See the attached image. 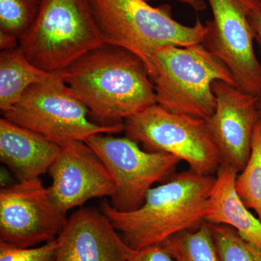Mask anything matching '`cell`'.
<instances>
[{
	"label": "cell",
	"mask_w": 261,
	"mask_h": 261,
	"mask_svg": "<svg viewBox=\"0 0 261 261\" xmlns=\"http://www.w3.org/2000/svg\"><path fill=\"white\" fill-rule=\"evenodd\" d=\"M57 73L102 126L124 124L157 104L145 63L122 47L102 44Z\"/></svg>",
	"instance_id": "1"
},
{
	"label": "cell",
	"mask_w": 261,
	"mask_h": 261,
	"mask_svg": "<svg viewBox=\"0 0 261 261\" xmlns=\"http://www.w3.org/2000/svg\"><path fill=\"white\" fill-rule=\"evenodd\" d=\"M215 178L189 170L151 188L137 210L121 212L105 200L100 211L130 248L160 245L176 233L197 229L207 222Z\"/></svg>",
	"instance_id": "2"
},
{
	"label": "cell",
	"mask_w": 261,
	"mask_h": 261,
	"mask_svg": "<svg viewBox=\"0 0 261 261\" xmlns=\"http://www.w3.org/2000/svg\"><path fill=\"white\" fill-rule=\"evenodd\" d=\"M104 44L138 56L149 73L152 56L165 46L187 47L202 43L207 28L200 19L193 25L173 18L168 5L151 6L145 0H90Z\"/></svg>",
	"instance_id": "3"
},
{
	"label": "cell",
	"mask_w": 261,
	"mask_h": 261,
	"mask_svg": "<svg viewBox=\"0 0 261 261\" xmlns=\"http://www.w3.org/2000/svg\"><path fill=\"white\" fill-rule=\"evenodd\" d=\"M151 63L157 104L176 114L207 121L216 107L214 82L236 86L228 67L202 43L161 47Z\"/></svg>",
	"instance_id": "4"
},
{
	"label": "cell",
	"mask_w": 261,
	"mask_h": 261,
	"mask_svg": "<svg viewBox=\"0 0 261 261\" xmlns=\"http://www.w3.org/2000/svg\"><path fill=\"white\" fill-rule=\"evenodd\" d=\"M102 44L90 0H42L37 19L19 39L27 59L53 73Z\"/></svg>",
	"instance_id": "5"
},
{
	"label": "cell",
	"mask_w": 261,
	"mask_h": 261,
	"mask_svg": "<svg viewBox=\"0 0 261 261\" xmlns=\"http://www.w3.org/2000/svg\"><path fill=\"white\" fill-rule=\"evenodd\" d=\"M89 113L88 108L55 73L47 82L29 87L16 104L2 115L60 147L124 130V124L106 126L91 121Z\"/></svg>",
	"instance_id": "6"
},
{
	"label": "cell",
	"mask_w": 261,
	"mask_h": 261,
	"mask_svg": "<svg viewBox=\"0 0 261 261\" xmlns=\"http://www.w3.org/2000/svg\"><path fill=\"white\" fill-rule=\"evenodd\" d=\"M124 130L146 150L172 154L199 174L214 176L223 164L205 120L176 114L155 104L126 120Z\"/></svg>",
	"instance_id": "7"
},
{
	"label": "cell",
	"mask_w": 261,
	"mask_h": 261,
	"mask_svg": "<svg viewBox=\"0 0 261 261\" xmlns=\"http://www.w3.org/2000/svg\"><path fill=\"white\" fill-rule=\"evenodd\" d=\"M86 143L104 163L114 184L110 204L115 210L140 208L154 184L168 179L181 160L172 154L140 148L129 137L98 135Z\"/></svg>",
	"instance_id": "8"
},
{
	"label": "cell",
	"mask_w": 261,
	"mask_h": 261,
	"mask_svg": "<svg viewBox=\"0 0 261 261\" xmlns=\"http://www.w3.org/2000/svg\"><path fill=\"white\" fill-rule=\"evenodd\" d=\"M214 19L206 22L202 44L231 71L236 87L259 97L261 64L254 50L248 13L253 0H206Z\"/></svg>",
	"instance_id": "9"
},
{
	"label": "cell",
	"mask_w": 261,
	"mask_h": 261,
	"mask_svg": "<svg viewBox=\"0 0 261 261\" xmlns=\"http://www.w3.org/2000/svg\"><path fill=\"white\" fill-rule=\"evenodd\" d=\"M40 178L0 190V241L32 247L56 240L68 219Z\"/></svg>",
	"instance_id": "10"
},
{
	"label": "cell",
	"mask_w": 261,
	"mask_h": 261,
	"mask_svg": "<svg viewBox=\"0 0 261 261\" xmlns=\"http://www.w3.org/2000/svg\"><path fill=\"white\" fill-rule=\"evenodd\" d=\"M213 91L216 107L206 121L207 127L223 164L241 172L250 158L254 128L260 117L258 97L224 81L214 82Z\"/></svg>",
	"instance_id": "11"
},
{
	"label": "cell",
	"mask_w": 261,
	"mask_h": 261,
	"mask_svg": "<svg viewBox=\"0 0 261 261\" xmlns=\"http://www.w3.org/2000/svg\"><path fill=\"white\" fill-rule=\"evenodd\" d=\"M49 195L65 213L98 197H111L114 184L104 163L86 142L62 146L49 168Z\"/></svg>",
	"instance_id": "12"
},
{
	"label": "cell",
	"mask_w": 261,
	"mask_h": 261,
	"mask_svg": "<svg viewBox=\"0 0 261 261\" xmlns=\"http://www.w3.org/2000/svg\"><path fill=\"white\" fill-rule=\"evenodd\" d=\"M117 231L100 210L79 209L57 238L55 261H126L128 246Z\"/></svg>",
	"instance_id": "13"
},
{
	"label": "cell",
	"mask_w": 261,
	"mask_h": 261,
	"mask_svg": "<svg viewBox=\"0 0 261 261\" xmlns=\"http://www.w3.org/2000/svg\"><path fill=\"white\" fill-rule=\"evenodd\" d=\"M60 148L32 130L3 117L0 119V160L19 182L40 178L49 171Z\"/></svg>",
	"instance_id": "14"
},
{
	"label": "cell",
	"mask_w": 261,
	"mask_h": 261,
	"mask_svg": "<svg viewBox=\"0 0 261 261\" xmlns=\"http://www.w3.org/2000/svg\"><path fill=\"white\" fill-rule=\"evenodd\" d=\"M238 173L228 165H221L211 190L206 221L232 227L242 238L261 249V221L250 212L237 191Z\"/></svg>",
	"instance_id": "15"
},
{
	"label": "cell",
	"mask_w": 261,
	"mask_h": 261,
	"mask_svg": "<svg viewBox=\"0 0 261 261\" xmlns=\"http://www.w3.org/2000/svg\"><path fill=\"white\" fill-rule=\"evenodd\" d=\"M55 73L44 71L27 59L20 46L0 53V110L4 112L21 99L34 84L51 80Z\"/></svg>",
	"instance_id": "16"
},
{
	"label": "cell",
	"mask_w": 261,
	"mask_h": 261,
	"mask_svg": "<svg viewBox=\"0 0 261 261\" xmlns=\"http://www.w3.org/2000/svg\"><path fill=\"white\" fill-rule=\"evenodd\" d=\"M175 261H219L210 224L176 233L161 244Z\"/></svg>",
	"instance_id": "17"
},
{
	"label": "cell",
	"mask_w": 261,
	"mask_h": 261,
	"mask_svg": "<svg viewBox=\"0 0 261 261\" xmlns=\"http://www.w3.org/2000/svg\"><path fill=\"white\" fill-rule=\"evenodd\" d=\"M236 189L245 205L255 211L261 221V115L254 128L250 158L237 177Z\"/></svg>",
	"instance_id": "18"
},
{
	"label": "cell",
	"mask_w": 261,
	"mask_h": 261,
	"mask_svg": "<svg viewBox=\"0 0 261 261\" xmlns=\"http://www.w3.org/2000/svg\"><path fill=\"white\" fill-rule=\"evenodd\" d=\"M42 0H0V33L18 39L30 29Z\"/></svg>",
	"instance_id": "19"
},
{
	"label": "cell",
	"mask_w": 261,
	"mask_h": 261,
	"mask_svg": "<svg viewBox=\"0 0 261 261\" xmlns=\"http://www.w3.org/2000/svg\"><path fill=\"white\" fill-rule=\"evenodd\" d=\"M209 224V223H208ZM210 224L219 261H261V249L230 226Z\"/></svg>",
	"instance_id": "20"
},
{
	"label": "cell",
	"mask_w": 261,
	"mask_h": 261,
	"mask_svg": "<svg viewBox=\"0 0 261 261\" xmlns=\"http://www.w3.org/2000/svg\"><path fill=\"white\" fill-rule=\"evenodd\" d=\"M57 239L37 247H20L0 241V261H55Z\"/></svg>",
	"instance_id": "21"
},
{
	"label": "cell",
	"mask_w": 261,
	"mask_h": 261,
	"mask_svg": "<svg viewBox=\"0 0 261 261\" xmlns=\"http://www.w3.org/2000/svg\"><path fill=\"white\" fill-rule=\"evenodd\" d=\"M126 261H175L161 245L133 250L128 247Z\"/></svg>",
	"instance_id": "22"
},
{
	"label": "cell",
	"mask_w": 261,
	"mask_h": 261,
	"mask_svg": "<svg viewBox=\"0 0 261 261\" xmlns=\"http://www.w3.org/2000/svg\"><path fill=\"white\" fill-rule=\"evenodd\" d=\"M248 18L253 32L254 39L261 53V0H253L249 11Z\"/></svg>",
	"instance_id": "23"
},
{
	"label": "cell",
	"mask_w": 261,
	"mask_h": 261,
	"mask_svg": "<svg viewBox=\"0 0 261 261\" xmlns=\"http://www.w3.org/2000/svg\"><path fill=\"white\" fill-rule=\"evenodd\" d=\"M145 1L149 3L154 0H145ZM176 1L181 2L184 4L189 5L196 12L204 11L207 7L205 0H176Z\"/></svg>",
	"instance_id": "24"
},
{
	"label": "cell",
	"mask_w": 261,
	"mask_h": 261,
	"mask_svg": "<svg viewBox=\"0 0 261 261\" xmlns=\"http://www.w3.org/2000/svg\"><path fill=\"white\" fill-rule=\"evenodd\" d=\"M257 108H258L259 113L261 115V94L258 97V100H257Z\"/></svg>",
	"instance_id": "25"
}]
</instances>
